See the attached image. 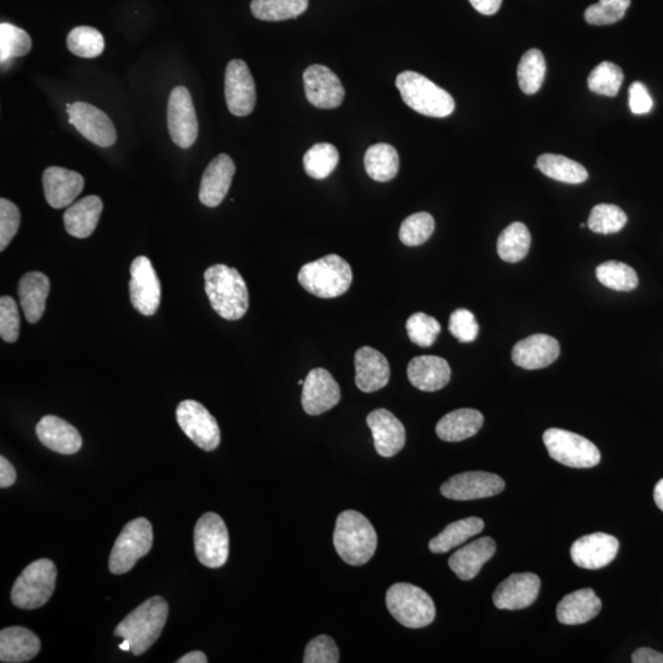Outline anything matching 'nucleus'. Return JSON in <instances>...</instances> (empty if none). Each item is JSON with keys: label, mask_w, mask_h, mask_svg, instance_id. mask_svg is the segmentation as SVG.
I'll use <instances>...</instances> for the list:
<instances>
[{"label": "nucleus", "mask_w": 663, "mask_h": 663, "mask_svg": "<svg viewBox=\"0 0 663 663\" xmlns=\"http://www.w3.org/2000/svg\"><path fill=\"white\" fill-rule=\"evenodd\" d=\"M57 569L50 559H39L26 567L15 581L12 601L20 609L45 606L56 589Z\"/></svg>", "instance_id": "nucleus-7"}, {"label": "nucleus", "mask_w": 663, "mask_h": 663, "mask_svg": "<svg viewBox=\"0 0 663 663\" xmlns=\"http://www.w3.org/2000/svg\"><path fill=\"white\" fill-rule=\"evenodd\" d=\"M408 337L419 347L428 348L433 346L441 332V326L436 318L424 312H417L407 321Z\"/></svg>", "instance_id": "nucleus-47"}, {"label": "nucleus", "mask_w": 663, "mask_h": 663, "mask_svg": "<svg viewBox=\"0 0 663 663\" xmlns=\"http://www.w3.org/2000/svg\"><path fill=\"white\" fill-rule=\"evenodd\" d=\"M67 112L70 125L89 142L101 148H109L116 143V128L105 112L86 102L68 104Z\"/></svg>", "instance_id": "nucleus-14"}, {"label": "nucleus", "mask_w": 663, "mask_h": 663, "mask_svg": "<svg viewBox=\"0 0 663 663\" xmlns=\"http://www.w3.org/2000/svg\"><path fill=\"white\" fill-rule=\"evenodd\" d=\"M50 288V279L41 272L26 273L20 279L18 295L28 322L37 323L45 314Z\"/></svg>", "instance_id": "nucleus-30"}, {"label": "nucleus", "mask_w": 663, "mask_h": 663, "mask_svg": "<svg viewBox=\"0 0 663 663\" xmlns=\"http://www.w3.org/2000/svg\"><path fill=\"white\" fill-rule=\"evenodd\" d=\"M472 7L483 15H494L499 12L503 0H470Z\"/></svg>", "instance_id": "nucleus-56"}, {"label": "nucleus", "mask_w": 663, "mask_h": 663, "mask_svg": "<svg viewBox=\"0 0 663 663\" xmlns=\"http://www.w3.org/2000/svg\"><path fill=\"white\" fill-rule=\"evenodd\" d=\"M334 548L344 562L360 567L374 557L377 533L371 522L358 511H343L333 533Z\"/></svg>", "instance_id": "nucleus-2"}, {"label": "nucleus", "mask_w": 663, "mask_h": 663, "mask_svg": "<svg viewBox=\"0 0 663 663\" xmlns=\"http://www.w3.org/2000/svg\"><path fill=\"white\" fill-rule=\"evenodd\" d=\"M627 214L613 204H598L592 208L587 226L596 234H616L627 224Z\"/></svg>", "instance_id": "nucleus-45"}, {"label": "nucleus", "mask_w": 663, "mask_h": 663, "mask_svg": "<svg viewBox=\"0 0 663 663\" xmlns=\"http://www.w3.org/2000/svg\"><path fill=\"white\" fill-rule=\"evenodd\" d=\"M535 167L549 179L569 185H580L589 179V172L584 166L563 155L543 154L537 159Z\"/></svg>", "instance_id": "nucleus-36"}, {"label": "nucleus", "mask_w": 663, "mask_h": 663, "mask_svg": "<svg viewBox=\"0 0 663 663\" xmlns=\"http://www.w3.org/2000/svg\"><path fill=\"white\" fill-rule=\"evenodd\" d=\"M67 46L74 56L95 58L104 52L105 39L99 30L90 26H78L69 32Z\"/></svg>", "instance_id": "nucleus-42"}, {"label": "nucleus", "mask_w": 663, "mask_h": 663, "mask_svg": "<svg viewBox=\"0 0 663 663\" xmlns=\"http://www.w3.org/2000/svg\"><path fill=\"white\" fill-rule=\"evenodd\" d=\"M0 336L8 343H15L20 336L18 304L10 296H2L0 299Z\"/></svg>", "instance_id": "nucleus-49"}, {"label": "nucleus", "mask_w": 663, "mask_h": 663, "mask_svg": "<svg viewBox=\"0 0 663 663\" xmlns=\"http://www.w3.org/2000/svg\"><path fill=\"white\" fill-rule=\"evenodd\" d=\"M541 580L536 574H514L501 582L493 595L495 607L517 611L530 607L537 600Z\"/></svg>", "instance_id": "nucleus-20"}, {"label": "nucleus", "mask_w": 663, "mask_h": 663, "mask_svg": "<svg viewBox=\"0 0 663 663\" xmlns=\"http://www.w3.org/2000/svg\"><path fill=\"white\" fill-rule=\"evenodd\" d=\"M40 650V639L29 629L9 627L0 632V661L3 663L29 662Z\"/></svg>", "instance_id": "nucleus-29"}, {"label": "nucleus", "mask_w": 663, "mask_h": 663, "mask_svg": "<svg viewBox=\"0 0 663 663\" xmlns=\"http://www.w3.org/2000/svg\"><path fill=\"white\" fill-rule=\"evenodd\" d=\"M619 551L618 539L607 533L597 532L575 541L570 549L571 559L579 568L598 570L611 564Z\"/></svg>", "instance_id": "nucleus-18"}, {"label": "nucleus", "mask_w": 663, "mask_h": 663, "mask_svg": "<svg viewBox=\"0 0 663 663\" xmlns=\"http://www.w3.org/2000/svg\"><path fill=\"white\" fill-rule=\"evenodd\" d=\"M225 100L234 116L251 115L256 106V85L244 61L234 59L225 70Z\"/></svg>", "instance_id": "nucleus-15"}, {"label": "nucleus", "mask_w": 663, "mask_h": 663, "mask_svg": "<svg viewBox=\"0 0 663 663\" xmlns=\"http://www.w3.org/2000/svg\"><path fill=\"white\" fill-rule=\"evenodd\" d=\"M104 210V203L97 196H88L70 206L64 213L67 233L77 239H86L94 233Z\"/></svg>", "instance_id": "nucleus-31"}, {"label": "nucleus", "mask_w": 663, "mask_h": 663, "mask_svg": "<svg viewBox=\"0 0 663 663\" xmlns=\"http://www.w3.org/2000/svg\"><path fill=\"white\" fill-rule=\"evenodd\" d=\"M435 230V221L429 213L420 212L403 221L400 229L402 244L414 247L427 242Z\"/></svg>", "instance_id": "nucleus-46"}, {"label": "nucleus", "mask_w": 663, "mask_h": 663, "mask_svg": "<svg viewBox=\"0 0 663 663\" xmlns=\"http://www.w3.org/2000/svg\"><path fill=\"white\" fill-rule=\"evenodd\" d=\"M176 419L183 433L204 451H214L220 444V428L217 419L203 404L182 401L176 409Z\"/></svg>", "instance_id": "nucleus-11"}, {"label": "nucleus", "mask_w": 663, "mask_h": 663, "mask_svg": "<svg viewBox=\"0 0 663 663\" xmlns=\"http://www.w3.org/2000/svg\"><path fill=\"white\" fill-rule=\"evenodd\" d=\"M305 663H337L339 650L334 640L327 635L316 636L306 646Z\"/></svg>", "instance_id": "nucleus-52"}, {"label": "nucleus", "mask_w": 663, "mask_h": 663, "mask_svg": "<svg viewBox=\"0 0 663 663\" xmlns=\"http://www.w3.org/2000/svg\"><path fill=\"white\" fill-rule=\"evenodd\" d=\"M339 153L330 143H318L304 156L306 174L315 180H325L336 169Z\"/></svg>", "instance_id": "nucleus-40"}, {"label": "nucleus", "mask_w": 663, "mask_h": 663, "mask_svg": "<svg viewBox=\"0 0 663 663\" xmlns=\"http://www.w3.org/2000/svg\"><path fill=\"white\" fill-rule=\"evenodd\" d=\"M623 70L612 62H602L592 70L587 85L592 93L614 97L623 84Z\"/></svg>", "instance_id": "nucleus-43"}, {"label": "nucleus", "mask_w": 663, "mask_h": 663, "mask_svg": "<svg viewBox=\"0 0 663 663\" xmlns=\"http://www.w3.org/2000/svg\"><path fill=\"white\" fill-rule=\"evenodd\" d=\"M386 605L398 623L411 629L428 627L436 616L433 598L407 582H398L388 589Z\"/></svg>", "instance_id": "nucleus-6"}, {"label": "nucleus", "mask_w": 663, "mask_h": 663, "mask_svg": "<svg viewBox=\"0 0 663 663\" xmlns=\"http://www.w3.org/2000/svg\"><path fill=\"white\" fill-rule=\"evenodd\" d=\"M169 616L163 597L154 596L134 609L115 629V635L131 643L133 655H143L160 638Z\"/></svg>", "instance_id": "nucleus-3"}, {"label": "nucleus", "mask_w": 663, "mask_h": 663, "mask_svg": "<svg viewBox=\"0 0 663 663\" xmlns=\"http://www.w3.org/2000/svg\"><path fill=\"white\" fill-rule=\"evenodd\" d=\"M531 247V234L525 224L516 221L500 234L498 239V255L508 263H517L527 256Z\"/></svg>", "instance_id": "nucleus-37"}, {"label": "nucleus", "mask_w": 663, "mask_h": 663, "mask_svg": "<svg viewBox=\"0 0 663 663\" xmlns=\"http://www.w3.org/2000/svg\"><path fill=\"white\" fill-rule=\"evenodd\" d=\"M396 86L404 104L420 115L444 118L455 111L454 97L422 74L409 70L398 74Z\"/></svg>", "instance_id": "nucleus-5"}, {"label": "nucleus", "mask_w": 663, "mask_h": 663, "mask_svg": "<svg viewBox=\"0 0 663 663\" xmlns=\"http://www.w3.org/2000/svg\"><path fill=\"white\" fill-rule=\"evenodd\" d=\"M167 126L177 147L191 148L198 138V120L192 96L185 86H176L171 91L167 105Z\"/></svg>", "instance_id": "nucleus-12"}, {"label": "nucleus", "mask_w": 663, "mask_h": 663, "mask_svg": "<svg viewBox=\"0 0 663 663\" xmlns=\"http://www.w3.org/2000/svg\"><path fill=\"white\" fill-rule=\"evenodd\" d=\"M390 377V364L379 350L364 347L355 354V384L360 391H380L390 382Z\"/></svg>", "instance_id": "nucleus-25"}, {"label": "nucleus", "mask_w": 663, "mask_h": 663, "mask_svg": "<svg viewBox=\"0 0 663 663\" xmlns=\"http://www.w3.org/2000/svg\"><path fill=\"white\" fill-rule=\"evenodd\" d=\"M42 183L46 201L55 209L70 206L85 186L84 177L78 172L57 166L48 167L43 172Z\"/></svg>", "instance_id": "nucleus-23"}, {"label": "nucleus", "mask_w": 663, "mask_h": 663, "mask_svg": "<svg viewBox=\"0 0 663 663\" xmlns=\"http://www.w3.org/2000/svg\"><path fill=\"white\" fill-rule=\"evenodd\" d=\"M366 423L373 433L375 449L380 456H396L406 445V429L400 419L387 409L371 412Z\"/></svg>", "instance_id": "nucleus-21"}, {"label": "nucleus", "mask_w": 663, "mask_h": 663, "mask_svg": "<svg viewBox=\"0 0 663 663\" xmlns=\"http://www.w3.org/2000/svg\"><path fill=\"white\" fill-rule=\"evenodd\" d=\"M21 214L8 199H0V251H4L18 233Z\"/></svg>", "instance_id": "nucleus-50"}, {"label": "nucleus", "mask_w": 663, "mask_h": 663, "mask_svg": "<svg viewBox=\"0 0 663 663\" xmlns=\"http://www.w3.org/2000/svg\"><path fill=\"white\" fill-rule=\"evenodd\" d=\"M559 354L557 339L547 334H533L516 343L512 349V361L522 369L538 370L552 365Z\"/></svg>", "instance_id": "nucleus-24"}, {"label": "nucleus", "mask_w": 663, "mask_h": 663, "mask_svg": "<svg viewBox=\"0 0 663 663\" xmlns=\"http://www.w3.org/2000/svg\"><path fill=\"white\" fill-rule=\"evenodd\" d=\"M229 531L218 514L207 512L194 527V551L199 563L210 569L223 567L229 558Z\"/></svg>", "instance_id": "nucleus-10"}, {"label": "nucleus", "mask_w": 663, "mask_h": 663, "mask_svg": "<svg viewBox=\"0 0 663 663\" xmlns=\"http://www.w3.org/2000/svg\"><path fill=\"white\" fill-rule=\"evenodd\" d=\"M307 7L309 0H252L251 12L263 21H282L298 18Z\"/></svg>", "instance_id": "nucleus-38"}, {"label": "nucleus", "mask_w": 663, "mask_h": 663, "mask_svg": "<svg viewBox=\"0 0 663 663\" xmlns=\"http://www.w3.org/2000/svg\"><path fill=\"white\" fill-rule=\"evenodd\" d=\"M449 330L452 336L462 343L476 341L479 333L477 318L470 310L458 309L452 312Z\"/></svg>", "instance_id": "nucleus-51"}, {"label": "nucleus", "mask_w": 663, "mask_h": 663, "mask_svg": "<svg viewBox=\"0 0 663 663\" xmlns=\"http://www.w3.org/2000/svg\"><path fill=\"white\" fill-rule=\"evenodd\" d=\"M598 282L608 289L616 291H632L639 284L638 274L628 264L608 261L596 269Z\"/></svg>", "instance_id": "nucleus-41"}, {"label": "nucleus", "mask_w": 663, "mask_h": 663, "mask_svg": "<svg viewBox=\"0 0 663 663\" xmlns=\"http://www.w3.org/2000/svg\"><path fill=\"white\" fill-rule=\"evenodd\" d=\"M177 663H207L208 659L206 654L202 651H192L190 654L182 656Z\"/></svg>", "instance_id": "nucleus-57"}, {"label": "nucleus", "mask_w": 663, "mask_h": 663, "mask_svg": "<svg viewBox=\"0 0 663 663\" xmlns=\"http://www.w3.org/2000/svg\"><path fill=\"white\" fill-rule=\"evenodd\" d=\"M16 481V472L12 463L4 456L0 457V487L9 488Z\"/></svg>", "instance_id": "nucleus-54"}, {"label": "nucleus", "mask_w": 663, "mask_h": 663, "mask_svg": "<svg viewBox=\"0 0 663 663\" xmlns=\"http://www.w3.org/2000/svg\"><path fill=\"white\" fill-rule=\"evenodd\" d=\"M543 442L553 460L571 468H592L601 461V452L594 442L563 429H548Z\"/></svg>", "instance_id": "nucleus-9"}, {"label": "nucleus", "mask_w": 663, "mask_h": 663, "mask_svg": "<svg viewBox=\"0 0 663 663\" xmlns=\"http://www.w3.org/2000/svg\"><path fill=\"white\" fill-rule=\"evenodd\" d=\"M122 651L131 652V643L128 640H123V643L120 645Z\"/></svg>", "instance_id": "nucleus-59"}, {"label": "nucleus", "mask_w": 663, "mask_h": 663, "mask_svg": "<svg viewBox=\"0 0 663 663\" xmlns=\"http://www.w3.org/2000/svg\"><path fill=\"white\" fill-rule=\"evenodd\" d=\"M37 438L43 445L57 454L74 455L82 449L83 439L79 431L66 420L46 415L36 427Z\"/></svg>", "instance_id": "nucleus-26"}, {"label": "nucleus", "mask_w": 663, "mask_h": 663, "mask_svg": "<svg viewBox=\"0 0 663 663\" xmlns=\"http://www.w3.org/2000/svg\"><path fill=\"white\" fill-rule=\"evenodd\" d=\"M546 70L547 64L543 53L539 50L527 51L517 67V79L521 90L527 95L536 94L542 88Z\"/></svg>", "instance_id": "nucleus-39"}, {"label": "nucleus", "mask_w": 663, "mask_h": 663, "mask_svg": "<svg viewBox=\"0 0 663 663\" xmlns=\"http://www.w3.org/2000/svg\"><path fill=\"white\" fill-rule=\"evenodd\" d=\"M32 41L28 32L13 24H0V61L24 57L31 51Z\"/></svg>", "instance_id": "nucleus-44"}, {"label": "nucleus", "mask_w": 663, "mask_h": 663, "mask_svg": "<svg viewBox=\"0 0 663 663\" xmlns=\"http://www.w3.org/2000/svg\"><path fill=\"white\" fill-rule=\"evenodd\" d=\"M634 663H663V654L649 648H640L632 656Z\"/></svg>", "instance_id": "nucleus-55"}, {"label": "nucleus", "mask_w": 663, "mask_h": 663, "mask_svg": "<svg viewBox=\"0 0 663 663\" xmlns=\"http://www.w3.org/2000/svg\"><path fill=\"white\" fill-rule=\"evenodd\" d=\"M602 603L592 589H582L565 596L557 607L558 621L567 625L590 622L601 612Z\"/></svg>", "instance_id": "nucleus-32"}, {"label": "nucleus", "mask_w": 663, "mask_h": 663, "mask_svg": "<svg viewBox=\"0 0 663 663\" xmlns=\"http://www.w3.org/2000/svg\"><path fill=\"white\" fill-rule=\"evenodd\" d=\"M497 552V543L493 538L483 537L458 549L449 559V567L463 581L476 578L483 565L489 562Z\"/></svg>", "instance_id": "nucleus-27"}, {"label": "nucleus", "mask_w": 663, "mask_h": 663, "mask_svg": "<svg viewBox=\"0 0 663 663\" xmlns=\"http://www.w3.org/2000/svg\"><path fill=\"white\" fill-rule=\"evenodd\" d=\"M364 165L366 174L377 182H388L400 170V156L390 144L379 143L373 145L365 154Z\"/></svg>", "instance_id": "nucleus-34"}, {"label": "nucleus", "mask_w": 663, "mask_h": 663, "mask_svg": "<svg viewBox=\"0 0 663 663\" xmlns=\"http://www.w3.org/2000/svg\"><path fill=\"white\" fill-rule=\"evenodd\" d=\"M483 423V414L476 409H457L439 420L436 434L442 441L460 442L476 435L482 429Z\"/></svg>", "instance_id": "nucleus-33"}, {"label": "nucleus", "mask_w": 663, "mask_h": 663, "mask_svg": "<svg viewBox=\"0 0 663 663\" xmlns=\"http://www.w3.org/2000/svg\"><path fill=\"white\" fill-rule=\"evenodd\" d=\"M204 289L214 311L225 320H240L249 310V289L233 267L215 264L208 268L204 273Z\"/></svg>", "instance_id": "nucleus-1"}, {"label": "nucleus", "mask_w": 663, "mask_h": 663, "mask_svg": "<svg viewBox=\"0 0 663 663\" xmlns=\"http://www.w3.org/2000/svg\"><path fill=\"white\" fill-rule=\"evenodd\" d=\"M352 282V268L338 255H328L307 263L299 272L301 287L321 299H333L346 294Z\"/></svg>", "instance_id": "nucleus-4"}, {"label": "nucleus", "mask_w": 663, "mask_h": 663, "mask_svg": "<svg viewBox=\"0 0 663 663\" xmlns=\"http://www.w3.org/2000/svg\"><path fill=\"white\" fill-rule=\"evenodd\" d=\"M153 526L144 517L128 522L118 536L110 555V571L115 575L128 573L153 547Z\"/></svg>", "instance_id": "nucleus-8"}, {"label": "nucleus", "mask_w": 663, "mask_h": 663, "mask_svg": "<svg viewBox=\"0 0 663 663\" xmlns=\"http://www.w3.org/2000/svg\"><path fill=\"white\" fill-rule=\"evenodd\" d=\"M629 106L634 115H645L651 111L654 102L644 84L635 82L630 85Z\"/></svg>", "instance_id": "nucleus-53"}, {"label": "nucleus", "mask_w": 663, "mask_h": 663, "mask_svg": "<svg viewBox=\"0 0 663 663\" xmlns=\"http://www.w3.org/2000/svg\"><path fill=\"white\" fill-rule=\"evenodd\" d=\"M304 86L307 100L322 110L337 109L344 100L341 80L330 68L315 64L305 70Z\"/></svg>", "instance_id": "nucleus-17"}, {"label": "nucleus", "mask_w": 663, "mask_h": 663, "mask_svg": "<svg viewBox=\"0 0 663 663\" xmlns=\"http://www.w3.org/2000/svg\"><path fill=\"white\" fill-rule=\"evenodd\" d=\"M630 0H600L586 9L585 20L596 26L612 25L624 18Z\"/></svg>", "instance_id": "nucleus-48"}, {"label": "nucleus", "mask_w": 663, "mask_h": 663, "mask_svg": "<svg viewBox=\"0 0 663 663\" xmlns=\"http://www.w3.org/2000/svg\"><path fill=\"white\" fill-rule=\"evenodd\" d=\"M235 171L234 161L229 155L220 154L210 161L202 177L199 201L209 208L218 207L230 190Z\"/></svg>", "instance_id": "nucleus-22"}, {"label": "nucleus", "mask_w": 663, "mask_h": 663, "mask_svg": "<svg viewBox=\"0 0 663 663\" xmlns=\"http://www.w3.org/2000/svg\"><path fill=\"white\" fill-rule=\"evenodd\" d=\"M484 522L479 517H468V519L452 522L440 533L431 539L429 549L433 553H447L468 539L479 535L483 531Z\"/></svg>", "instance_id": "nucleus-35"}, {"label": "nucleus", "mask_w": 663, "mask_h": 663, "mask_svg": "<svg viewBox=\"0 0 663 663\" xmlns=\"http://www.w3.org/2000/svg\"><path fill=\"white\" fill-rule=\"evenodd\" d=\"M407 375L418 390L435 392L449 384L451 368L445 359L434 355H422L409 361Z\"/></svg>", "instance_id": "nucleus-28"}, {"label": "nucleus", "mask_w": 663, "mask_h": 663, "mask_svg": "<svg viewBox=\"0 0 663 663\" xmlns=\"http://www.w3.org/2000/svg\"><path fill=\"white\" fill-rule=\"evenodd\" d=\"M505 489L503 478L488 472H465L457 474L441 485L445 498L457 501H470L492 498Z\"/></svg>", "instance_id": "nucleus-16"}, {"label": "nucleus", "mask_w": 663, "mask_h": 663, "mask_svg": "<svg viewBox=\"0 0 663 663\" xmlns=\"http://www.w3.org/2000/svg\"><path fill=\"white\" fill-rule=\"evenodd\" d=\"M341 397V388L327 370L314 369L306 376L301 402L307 414L321 415L331 411Z\"/></svg>", "instance_id": "nucleus-19"}, {"label": "nucleus", "mask_w": 663, "mask_h": 663, "mask_svg": "<svg viewBox=\"0 0 663 663\" xmlns=\"http://www.w3.org/2000/svg\"><path fill=\"white\" fill-rule=\"evenodd\" d=\"M654 499L657 508L663 511V478L661 481L657 482L654 490Z\"/></svg>", "instance_id": "nucleus-58"}, {"label": "nucleus", "mask_w": 663, "mask_h": 663, "mask_svg": "<svg viewBox=\"0 0 663 663\" xmlns=\"http://www.w3.org/2000/svg\"><path fill=\"white\" fill-rule=\"evenodd\" d=\"M129 294L134 309L144 316H153L161 301V284L153 263L148 257L139 256L131 264Z\"/></svg>", "instance_id": "nucleus-13"}]
</instances>
